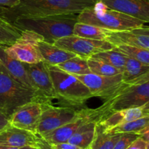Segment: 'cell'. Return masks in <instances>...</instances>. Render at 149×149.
<instances>
[{
    "mask_svg": "<svg viewBox=\"0 0 149 149\" xmlns=\"http://www.w3.org/2000/svg\"><path fill=\"white\" fill-rule=\"evenodd\" d=\"M122 133H111L104 131L100 124L95 127V134L90 149H113Z\"/></svg>",
    "mask_w": 149,
    "mask_h": 149,
    "instance_id": "obj_21",
    "label": "cell"
},
{
    "mask_svg": "<svg viewBox=\"0 0 149 149\" xmlns=\"http://www.w3.org/2000/svg\"><path fill=\"white\" fill-rule=\"evenodd\" d=\"M43 38L38 34L29 30L22 31L19 39L10 46L4 48L11 58L26 64H36L43 61L38 44Z\"/></svg>",
    "mask_w": 149,
    "mask_h": 149,
    "instance_id": "obj_8",
    "label": "cell"
},
{
    "mask_svg": "<svg viewBox=\"0 0 149 149\" xmlns=\"http://www.w3.org/2000/svg\"><path fill=\"white\" fill-rule=\"evenodd\" d=\"M106 40L114 47L126 45L149 50L148 26L124 31L109 30Z\"/></svg>",
    "mask_w": 149,
    "mask_h": 149,
    "instance_id": "obj_12",
    "label": "cell"
},
{
    "mask_svg": "<svg viewBox=\"0 0 149 149\" xmlns=\"http://www.w3.org/2000/svg\"><path fill=\"white\" fill-rule=\"evenodd\" d=\"M149 128V116H146L139 119L119 124L109 130L111 133H135L141 136Z\"/></svg>",
    "mask_w": 149,
    "mask_h": 149,
    "instance_id": "obj_26",
    "label": "cell"
},
{
    "mask_svg": "<svg viewBox=\"0 0 149 149\" xmlns=\"http://www.w3.org/2000/svg\"><path fill=\"white\" fill-rule=\"evenodd\" d=\"M149 102V81L141 84L124 83L113 94L105 99L97 108L93 109L97 124L116 111L141 107Z\"/></svg>",
    "mask_w": 149,
    "mask_h": 149,
    "instance_id": "obj_3",
    "label": "cell"
},
{
    "mask_svg": "<svg viewBox=\"0 0 149 149\" xmlns=\"http://www.w3.org/2000/svg\"><path fill=\"white\" fill-rule=\"evenodd\" d=\"M127 149H148V141H146L143 137H138Z\"/></svg>",
    "mask_w": 149,
    "mask_h": 149,
    "instance_id": "obj_31",
    "label": "cell"
},
{
    "mask_svg": "<svg viewBox=\"0 0 149 149\" xmlns=\"http://www.w3.org/2000/svg\"><path fill=\"white\" fill-rule=\"evenodd\" d=\"M99 0H19V4L7 8L2 16L13 22L19 17H43L79 14Z\"/></svg>",
    "mask_w": 149,
    "mask_h": 149,
    "instance_id": "obj_1",
    "label": "cell"
},
{
    "mask_svg": "<svg viewBox=\"0 0 149 149\" xmlns=\"http://www.w3.org/2000/svg\"><path fill=\"white\" fill-rule=\"evenodd\" d=\"M47 67L58 98L70 105L80 106L93 97L87 86L74 75L63 71L56 66L47 64Z\"/></svg>",
    "mask_w": 149,
    "mask_h": 149,
    "instance_id": "obj_6",
    "label": "cell"
},
{
    "mask_svg": "<svg viewBox=\"0 0 149 149\" xmlns=\"http://www.w3.org/2000/svg\"><path fill=\"white\" fill-rule=\"evenodd\" d=\"M28 77L33 90L41 96L44 102H50L58 99L53 87L52 78L44 61L36 64L23 63Z\"/></svg>",
    "mask_w": 149,
    "mask_h": 149,
    "instance_id": "obj_10",
    "label": "cell"
},
{
    "mask_svg": "<svg viewBox=\"0 0 149 149\" xmlns=\"http://www.w3.org/2000/svg\"><path fill=\"white\" fill-rule=\"evenodd\" d=\"M7 7H1V6H0V15H2L3 13L6 11V10H7Z\"/></svg>",
    "mask_w": 149,
    "mask_h": 149,
    "instance_id": "obj_37",
    "label": "cell"
},
{
    "mask_svg": "<svg viewBox=\"0 0 149 149\" xmlns=\"http://www.w3.org/2000/svg\"><path fill=\"white\" fill-rule=\"evenodd\" d=\"M56 67L72 75H84L91 73L87 64V59L78 56H75Z\"/></svg>",
    "mask_w": 149,
    "mask_h": 149,
    "instance_id": "obj_25",
    "label": "cell"
},
{
    "mask_svg": "<svg viewBox=\"0 0 149 149\" xmlns=\"http://www.w3.org/2000/svg\"><path fill=\"white\" fill-rule=\"evenodd\" d=\"M90 91L92 96L106 99L113 94L124 83L122 74L113 76H101L94 74L74 75Z\"/></svg>",
    "mask_w": 149,
    "mask_h": 149,
    "instance_id": "obj_11",
    "label": "cell"
},
{
    "mask_svg": "<svg viewBox=\"0 0 149 149\" xmlns=\"http://www.w3.org/2000/svg\"><path fill=\"white\" fill-rule=\"evenodd\" d=\"M89 122L96 123V121L93 115V109L86 108L85 112L81 117L40 137L49 145L65 143L82 126Z\"/></svg>",
    "mask_w": 149,
    "mask_h": 149,
    "instance_id": "obj_14",
    "label": "cell"
},
{
    "mask_svg": "<svg viewBox=\"0 0 149 149\" xmlns=\"http://www.w3.org/2000/svg\"><path fill=\"white\" fill-rule=\"evenodd\" d=\"M41 104L42 115L36 131V134L39 136L77 119L84 115L86 110V108H76L73 105L54 106L50 102H43Z\"/></svg>",
    "mask_w": 149,
    "mask_h": 149,
    "instance_id": "obj_7",
    "label": "cell"
},
{
    "mask_svg": "<svg viewBox=\"0 0 149 149\" xmlns=\"http://www.w3.org/2000/svg\"><path fill=\"white\" fill-rule=\"evenodd\" d=\"M146 116H149V102L141 107L116 111L97 124L103 127L104 131H109L119 124L139 119Z\"/></svg>",
    "mask_w": 149,
    "mask_h": 149,
    "instance_id": "obj_17",
    "label": "cell"
},
{
    "mask_svg": "<svg viewBox=\"0 0 149 149\" xmlns=\"http://www.w3.org/2000/svg\"><path fill=\"white\" fill-rule=\"evenodd\" d=\"M42 110V104L40 102L33 101L29 102L13 112L10 118V126L36 134Z\"/></svg>",
    "mask_w": 149,
    "mask_h": 149,
    "instance_id": "obj_13",
    "label": "cell"
},
{
    "mask_svg": "<svg viewBox=\"0 0 149 149\" xmlns=\"http://www.w3.org/2000/svg\"><path fill=\"white\" fill-rule=\"evenodd\" d=\"M90 58L103 61V62L106 63L112 67H116L122 71L123 70L125 63L127 59V57L126 56L116 51L114 48L113 49L102 51V52L94 54Z\"/></svg>",
    "mask_w": 149,
    "mask_h": 149,
    "instance_id": "obj_27",
    "label": "cell"
},
{
    "mask_svg": "<svg viewBox=\"0 0 149 149\" xmlns=\"http://www.w3.org/2000/svg\"><path fill=\"white\" fill-rule=\"evenodd\" d=\"M87 64L90 72L97 75L113 76L122 73V70L94 58H89L87 59Z\"/></svg>",
    "mask_w": 149,
    "mask_h": 149,
    "instance_id": "obj_28",
    "label": "cell"
},
{
    "mask_svg": "<svg viewBox=\"0 0 149 149\" xmlns=\"http://www.w3.org/2000/svg\"><path fill=\"white\" fill-rule=\"evenodd\" d=\"M38 46L43 61L49 65L57 66L77 56L73 53L56 46L54 44L48 43L44 40L39 41Z\"/></svg>",
    "mask_w": 149,
    "mask_h": 149,
    "instance_id": "obj_19",
    "label": "cell"
},
{
    "mask_svg": "<svg viewBox=\"0 0 149 149\" xmlns=\"http://www.w3.org/2000/svg\"><path fill=\"white\" fill-rule=\"evenodd\" d=\"M108 31L98 26L77 22L73 29V35L96 40H106Z\"/></svg>",
    "mask_w": 149,
    "mask_h": 149,
    "instance_id": "obj_24",
    "label": "cell"
},
{
    "mask_svg": "<svg viewBox=\"0 0 149 149\" xmlns=\"http://www.w3.org/2000/svg\"><path fill=\"white\" fill-rule=\"evenodd\" d=\"M33 101L44 102L33 89L17 81L0 64V112L10 118L16 110Z\"/></svg>",
    "mask_w": 149,
    "mask_h": 149,
    "instance_id": "obj_5",
    "label": "cell"
},
{
    "mask_svg": "<svg viewBox=\"0 0 149 149\" xmlns=\"http://www.w3.org/2000/svg\"><path fill=\"white\" fill-rule=\"evenodd\" d=\"M19 4V0H0V6L11 8Z\"/></svg>",
    "mask_w": 149,
    "mask_h": 149,
    "instance_id": "obj_35",
    "label": "cell"
},
{
    "mask_svg": "<svg viewBox=\"0 0 149 149\" xmlns=\"http://www.w3.org/2000/svg\"><path fill=\"white\" fill-rule=\"evenodd\" d=\"M122 80L125 83L141 84L149 81V66L128 58L122 70Z\"/></svg>",
    "mask_w": 149,
    "mask_h": 149,
    "instance_id": "obj_18",
    "label": "cell"
},
{
    "mask_svg": "<svg viewBox=\"0 0 149 149\" xmlns=\"http://www.w3.org/2000/svg\"><path fill=\"white\" fill-rule=\"evenodd\" d=\"M36 149H54L53 148L49 145V143H47L43 138L39 136V140H38L37 145H36Z\"/></svg>",
    "mask_w": 149,
    "mask_h": 149,
    "instance_id": "obj_34",
    "label": "cell"
},
{
    "mask_svg": "<svg viewBox=\"0 0 149 149\" xmlns=\"http://www.w3.org/2000/svg\"><path fill=\"white\" fill-rule=\"evenodd\" d=\"M54 45L85 59H88L97 53L114 48L106 40L87 39L73 34L58 39L54 42Z\"/></svg>",
    "mask_w": 149,
    "mask_h": 149,
    "instance_id": "obj_9",
    "label": "cell"
},
{
    "mask_svg": "<svg viewBox=\"0 0 149 149\" xmlns=\"http://www.w3.org/2000/svg\"><path fill=\"white\" fill-rule=\"evenodd\" d=\"M51 146L54 149H84L82 148L79 147V146L71 144V143H68V142L51 145Z\"/></svg>",
    "mask_w": 149,
    "mask_h": 149,
    "instance_id": "obj_32",
    "label": "cell"
},
{
    "mask_svg": "<svg viewBox=\"0 0 149 149\" xmlns=\"http://www.w3.org/2000/svg\"><path fill=\"white\" fill-rule=\"evenodd\" d=\"M21 32L11 21L0 15V47L7 48L14 44L19 39Z\"/></svg>",
    "mask_w": 149,
    "mask_h": 149,
    "instance_id": "obj_23",
    "label": "cell"
},
{
    "mask_svg": "<svg viewBox=\"0 0 149 149\" xmlns=\"http://www.w3.org/2000/svg\"><path fill=\"white\" fill-rule=\"evenodd\" d=\"M39 135L21 129L9 126L0 131V145L12 147H36Z\"/></svg>",
    "mask_w": 149,
    "mask_h": 149,
    "instance_id": "obj_16",
    "label": "cell"
},
{
    "mask_svg": "<svg viewBox=\"0 0 149 149\" xmlns=\"http://www.w3.org/2000/svg\"><path fill=\"white\" fill-rule=\"evenodd\" d=\"M111 10L149 22V0H100Z\"/></svg>",
    "mask_w": 149,
    "mask_h": 149,
    "instance_id": "obj_15",
    "label": "cell"
},
{
    "mask_svg": "<svg viewBox=\"0 0 149 149\" xmlns=\"http://www.w3.org/2000/svg\"><path fill=\"white\" fill-rule=\"evenodd\" d=\"M138 137H140V135L135 133H122L113 149H127Z\"/></svg>",
    "mask_w": 149,
    "mask_h": 149,
    "instance_id": "obj_30",
    "label": "cell"
},
{
    "mask_svg": "<svg viewBox=\"0 0 149 149\" xmlns=\"http://www.w3.org/2000/svg\"><path fill=\"white\" fill-rule=\"evenodd\" d=\"M114 49L122 53L128 58H133L143 64L149 66V50L126 45L114 47Z\"/></svg>",
    "mask_w": 149,
    "mask_h": 149,
    "instance_id": "obj_29",
    "label": "cell"
},
{
    "mask_svg": "<svg viewBox=\"0 0 149 149\" xmlns=\"http://www.w3.org/2000/svg\"><path fill=\"white\" fill-rule=\"evenodd\" d=\"M0 64H2L13 78L26 87L33 89L23 63L9 56L4 51V48L1 47H0Z\"/></svg>",
    "mask_w": 149,
    "mask_h": 149,
    "instance_id": "obj_20",
    "label": "cell"
},
{
    "mask_svg": "<svg viewBox=\"0 0 149 149\" xmlns=\"http://www.w3.org/2000/svg\"><path fill=\"white\" fill-rule=\"evenodd\" d=\"M77 21V14L58 15L43 17H19L12 23L20 30H29L42 37L48 43L73 34Z\"/></svg>",
    "mask_w": 149,
    "mask_h": 149,
    "instance_id": "obj_2",
    "label": "cell"
},
{
    "mask_svg": "<svg viewBox=\"0 0 149 149\" xmlns=\"http://www.w3.org/2000/svg\"><path fill=\"white\" fill-rule=\"evenodd\" d=\"M97 123L89 122L84 124L68 140V143L84 149H90L95 134Z\"/></svg>",
    "mask_w": 149,
    "mask_h": 149,
    "instance_id": "obj_22",
    "label": "cell"
},
{
    "mask_svg": "<svg viewBox=\"0 0 149 149\" xmlns=\"http://www.w3.org/2000/svg\"><path fill=\"white\" fill-rule=\"evenodd\" d=\"M10 125V118L0 112V131L4 129Z\"/></svg>",
    "mask_w": 149,
    "mask_h": 149,
    "instance_id": "obj_33",
    "label": "cell"
},
{
    "mask_svg": "<svg viewBox=\"0 0 149 149\" xmlns=\"http://www.w3.org/2000/svg\"><path fill=\"white\" fill-rule=\"evenodd\" d=\"M77 21L98 26L109 31H124L147 26L145 22L111 10L99 0L93 7L77 15Z\"/></svg>",
    "mask_w": 149,
    "mask_h": 149,
    "instance_id": "obj_4",
    "label": "cell"
},
{
    "mask_svg": "<svg viewBox=\"0 0 149 149\" xmlns=\"http://www.w3.org/2000/svg\"><path fill=\"white\" fill-rule=\"evenodd\" d=\"M0 149H36V147L26 146V147H12V146L0 145Z\"/></svg>",
    "mask_w": 149,
    "mask_h": 149,
    "instance_id": "obj_36",
    "label": "cell"
}]
</instances>
